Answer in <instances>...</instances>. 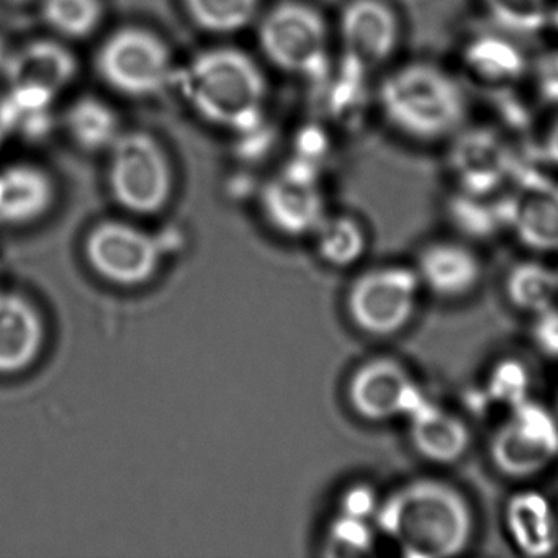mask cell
<instances>
[{
	"instance_id": "d4e9b609",
	"label": "cell",
	"mask_w": 558,
	"mask_h": 558,
	"mask_svg": "<svg viewBox=\"0 0 558 558\" xmlns=\"http://www.w3.org/2000/svg\"><path fill=\"white\" fill-rule=\"evenodd\" d=\"M45 24L64 38L83 40L102 24V0H41Z\"/></svg>"
},
{
	"instance_id": "ac0fdd59",
	"label": "cell",
	"mask_w": 558,
	"mask_h": 558,
	"mask_svg": "<svg viewBox=\"0 0 558 558\" xmlns=\"http://www.w3.org/2000/svg\"><path fill=\"white\" fill-rule=\"evenodd\" d=\"M408 420L410 440L421 459L449 465L469 452L472 434L465 421L452 411L424 400Z\"/></svg>"
},
{
	"instance_id": "3957f363",
	"label": "cell",
	"mask_w": 558,
	"mask_h": 558,
	"mask_svg": "<svg viewBox=\"0 0 558 558\" xmlns=\"http://www.w3.org/2000/svg\"><path fill=\"white\" fill-rule=\"evenodd\" d=\"M381 116L391 129L417 142L456 135L465 122L466 97L450 74L429 63H410L378 89Z\"/></svg>"
},
{
	"instance_id": "8fae6325",
	"label": "cell",
	"mask_w": 558,
	"mask_h": 558,
	"mask_svg": "<svg viewBox=\"0 0 558 558\" xmlns=\"http://www.w3.org/2000/svg\"><path fill=\"white\" fill-rule=\"evenodd\" d=\"M263 208L270 223L290 236L315 233L326 218L325 198L312 162L287 166L266 185Z\"/></svg>"
},
{
	"instance_id": "5bb4252c",
	"label": "cell",
	"mask_w": 558,
	"mask_h": 558,
	"mask_svg": "<svg viewBox=\"0 0 558 558\" xmlns=\"http://www.w3.org/2000/svg\"><path fill=\"white\" fill-rule=\"evenodd\" d=\"M501 208L506 227L522 246L535 253L558 251V184L532 179Z\"/></svg>"
},
{
	"instance_id": "484cf974",
	"label": "cell",
	"mask_w": 558,
	"mask_h": 558,
	"mask_svg": "<svg viewBox=\"0 0 558 558\" xmlns=\"http://www.w3.org/2000/svg\"><path fill=\"white\" fill-rule=\"evenodd\" d=\"M488 17L505 34L532 37L550 24L548 0H480Z\"/></svg>"
},
{
	"instance_id": "f546056e",
	"label": "cell",
	"mask_w": 558,
	"mask_h": 558,
	"mask_svg": "<svg viewBox=\"0 0 558 558\" xmlns=\"http://www.w3.org/2000/svg\"><path fill=\"white\" fill-rule=\"evenodd\" d=\"M380 501L381 499H378L377 493L371 485L355 483L342 493L341 501H339V512L351 515V518L371 521L377 514Z\"/></svg>"
},
{
	"instance_id": "e575fe53",
	"label": "cell",
	"mask_w": 558,
	"mask_h": 558,
	"mask_svg": "<svg viewBox=\"0 0 558 558\" xmlns=\"http://www.w3.org/2000/svg\"><path fill=\"white\" fill-rule=\"evenodd\" d=\"M550 24L554 25L555 28L558 31V2L555 8H551L550 12Z\"/></svg>"
},
{
	"instance_id": "f1b7e54d",
	"label": "cell",
	"mask_w": 558,
	"mask_h": 558,
	"mask_svg": "<svg viewBox=\"0 0 558 558\" xmlns=\"http://www.w3.org/2000/svg\"><path fill=\"white\" fill-rule=\"evenodd\" d=\"M529 374L521 361H502L489 375V400L506 404L508 411L527 400Z\"/></svg>"
},
{
	"instance_id": "836d02e7",
	"label": "cell",
	"mask_w": 558,
	"mask_h": 558,
	"mask_svg": "<svg viewBox=\"0 0 558 558\" xmlns=\"http://www.w3.org/2000/svg\"><path fill=\"white\" fill-rule=\"evenodd\" d=\"M11 54L12 50H9L4 38H0V74L5 73V68H8L9 58H11Z\"/></svg>"
},
{
	"instance_id": "4dcf8cb0",
	"label": "cell",
	"mask_w": 558,
	"mask_h": 558,
	"mask_svg": "<svg viewBox=\"0 0 558 558\" xmlns=\"http://www.w3.org/2000/svg\"><path fill=\"white\" fill-rule=\"evenodd\" d=\"M532 342L541 354L558 361V306L535 315L532 325Z\"/></svg>"
},
{
	"instance_id": "603a6c76",
	"label": "cell",
	"mask_w": 558,
	"mask_h": 558,
	"mask_svg": "<svg viewBox=\"0 0 558 558\" xmlns=\"http://www.w3.org/2000/svg\"><path fill=\"white\" fill-rule=\"evenodd\" d=\"M316 246L325 263L335 267L357 264L367 251V233L354 217H326L315 231Z\"/></svg>"
},
{
	"instance_id": "d6a6232c",
	"label": "cell",
	"mask_w": 558,
	"mask_h": 558,
	"mask_svg": "<svg viewBox=\"0 0 558 558\" xmlns=\"http://www.w3.org/2000/svg\"><path fill=\"white\" fill-rule=\"evenodd\" d=\"M544 155L551 165L558 168V119L551 123L547 135H545Z\"/></svg>"
},
{
	"instance_id": "277c9868",
	"label": "cell",
	"mask_w": 558,
	"mask_h": 558,
	"mask_svg": "<svg viewBox=\"0 0 558 558\" xmlns=\"http://www.w3.org/2000/svg\"><path fill=\"white\" fill-rule=\"evenodd\" d=\"M104 83L132 99H151L175 87L179 68L155 32L125 27L113 32L96 58Z\"/></svg>"
},
{
	"instance_id": "83f0119b",
	"label": "cell",
	"mask_w": 558,
	"mask_h": 558,
	"mask_svg": "<svg viewBox=\"0 0 558 558\" xmlns=\"http://www.w3.org/2000/svg\"><path fill=\"white\" fill-rule=\"evenodd\" d=\"M470 63L488 80H508L521 71V53L499 40L478 41L470 51Z\"/></svg>"
},
{
	"instance_id": "7c38bea8",
	"label": "cell",
	"mask_w": 558,
	"mask_h": 558,
	"mask_svg": "<svg viewBox=\"0 0 558 558\" xmlns=\"http://www.w3.org/2000/svg\"><path fill=\"white\" fill-rule=\"evenodd\" d=\"M339 35L349 66L371 73L393 57L400 22L381 0H351L339 19Z\"/></svg>"
},
{
	"instance_id": "4fadbf2b",
	"label": "cell",
	"mask_w": 558,
	"mask_h": 558,
	"mask_svg": "<svg viewBox=\"0 0 558 558\" xmlns=\"http://www.w3.org/2000/svg\"><path fill=\"white\" fill-rule=\"evenodd\" d=\"M4 76L11 93L54 102L76 80L77 60L60 41H28L12 51Z\"/></svg>"
},
{
	"instance_id": "d590c367",
	"label": "cell",
	"mask_w": 558,
	"mask_h": 558,
	"mask_svg": "<svg viewBox=\"0 0 558 558\" xmlns=\"http://www.w3.org/2000/svg\"><path fill=\"white\" fill-rule=\"evenodd\" d=\"M11 2H15V4H25V2H31V0H11Z\"/></svg>"
},
{
	"instance_id": "5b68a950",
	"label": "cell",
	"mask_w": 558,
	"mask_h": 558,
	"mask_svg": "<svg viewBox=\"0 0 558 558\" xmlns=\"http://www.w3.org/2000/svg\"><path fill=\"white\" fill-rule=\"evenodd\" d=\"M257 37L267 60L283 73L310 80L328 73V27L312 5L280 2L260 19Z\"/></svg>"
},
{
	"instance_id": "7402d4cb",
	"label": "cell",
	"mask_w": 558,
	"mask_h": 558,
	"mask_svg": "<svg viewBox=\"0 0 558 558\" xmlns=\"http://www.w3.org/2000/svg\"><path fill=\"white\" fill-rule=\"evenodd\" d=\"M505 293L519 312L538 315L557 305L558 270L538 260H522L509 269Z\"/></svg>"
},
{
	"instance_id": "ffe728a7",
	"label": "cell",
	"mask_w": 558,
	"mask_h": 558,
	"mask_svg": "<svg viewBox=\"0 0 558 558\" xmlns=\"http://www.w3.org/2000/svg\"><path fill=\"white\" fill-rule=\"evenodd\" d=\"M53 198V181L38 166L19 162L0 169V223H32L47 214Z\"/></svg>"
},
{
	"instance_id": "ba28073f",
	"label": "cell",
	"mask_w": 558,
	"mask_h": 558,
	"mask_svg": "<svg viewBox=\"0 0 558 558\" xmlns=\"http://www.w3.org/2000/svg\"><path fill=\"white\" fill-rule=\"evenodd\" d=\"M493 466L508 478H532L558 457V420L544 404L525 400L506 413L488 446Z\"/></svg>"
},
{
	"instance_id": "9a60e30c",
	"label": "cell",
	"mask_w": 558,
	"mask_h": 558,
	"mask_svg": "<svg viewBox=\"0 0 558 558\" xmlns=\"http://www.w3.org/2000/svg\"><path fill=\"white\" fill-rule=\"evenodd\" d=\"M414 269L423 289L446 300L463 299L475 292L483 276L478 254L456 241L427 244L417 256Z\"/></svg>"
},
{
	"instance_id": "52a82bcc",
	"label": "cell",
	"mask_w": 558,
	"mask_h": 558,
	"mask_svg": "<svg viewBox=\"0 0 558 558\" xmlns=\"http://www.w3.org/2000/svg\"><path fill=\"white\" fill-rule=\"evenodd\" d=\"M109 185L133 214H156L172 194V168L161 143L146 132H123L109 149Z\"/></svg>"
},
{
	"instance_id": "9c48e42d",
	"label": "cell",
	"mask_w": 558,
	"mask_h": 558,
	"mask_svg": "<svg viewBox=\"0 0 558 558\" xmlns=\"http://www.w3.org/2000/svg\"><path fill=\"white\" fill-rule=\"evenodd\" d=\"M424 400L426 397L407 365L387 355L368 359L349 378V404L368 423L408 417Z\"/></svg>"
},
{
	"instance_id": "44dd1931",
	"label": "cell",
	"mask_w": 558,
	"mask_h": 558,
	"mask_svg": "<svg viewBox=\"0 0 558 558\" xmlns=\"http://www.w3.org/2000/svg\"><path fill=\"white\" fill-rule=\"evenodd\" d=\"M64 129L84 151H109L125 130L119 113L99 97L84 96L64 112Z\"/></svg>"
},
{
	"instance_id": "30bf717a",
	"label": "cell",
	"mask_w": 558,
	"mask_h": 558,
	"mask_svg": "<svg viewBox=\"0 0 558 558\" xmlns=\"http://www.w3.org/2000/svg\"><path fill=\"white\" fill-rule=\"evenodd\" d=\"M162 241L132 225H100L87 240V257L94 269L119 286H140L151 279L162 254Z\"/></svg>"
},
{
	"instance_id": "7a4b0ae2",
	"label": "cell",
	"mask_w": 558,
	"mask_h": 558,
	"mask_svg": "<svg viewBox=\"0 0 558 558\" xmlns=\"http://www.w3.org/2000/svg\"><path fill=\"white\" fill-rule=\"evenodd\" d=\"M175 87L197 116L218 129L241 135L263 123L266 76L259 64L238 48L202 51L179 68Z\"/></svg>"
},
{
	"instance_id": "d6986e66",
	"label": "cell",
	"mask_w": 558,
	"mask_h": 558,
	"mask_svg": "<svg viewBox=\"0 0 558 558\" xmlns=\"http://www.w3.org/2000/svg\"><path fill=\"white\" fill-rule=\"evenodd\" d=\"M44 335L40 315L28 300L0 293V374H15L34 364Z\"/></svg>"
},
{
	"instance_id": "e0dca14e",
	"label": "cell",
	"mask_w": 558,
	"mask_h": 558,
	"mask_svg": "<svg viewBox=\"0 0 558 558\" xmlns=\"http://www.w3.org/2000/svg\"><path fill=\"white\" fill-rule=\"evenodd\" d=\"M505 525L512 545L525 557L545 558L558 550L557 509L537 489H519L509 496Z\"/></svg>"
},
{
	"instance_id": "8992f818",
	"label": "cell",
	"mask_w": 558,
	"mask_h": 558,
	"mask_svg": "<svg viewBox=\"0 0 558 558\" xmlns=\"http://www.w3.org/2000/svg\"><path fill=\"white\" fill-rule=\"evenodd\" d=\"M416 269L381 266L361 274L349 287L345 310L352 325L372 338H391L407 329L420 306Z\"/></svg>"
},
{
	"instance_id": "cb8c5ba5",
	"label": "cell",
	"mask_w": 558,
	"mask_h": 558,
	"mask_svg": "<svg viewBox=\"0 0 558 558\" xmlns=\"http://www.w3.org/2000/svg\"><path fill=\"white\" fill-rule=\"evenodd\" d=\"M192 22L215 35H231L256 22L260 0H184Z\"/></svg>"
},
{
	"instance_id": "6da1fadb",
	"label": "cell",
	"mask_w": 558,
	"mask_h": 558,
	"mask_svg": "<svg viewBox=\"0 0 558 558\" xmlns=\"http://www.w3.org/2000/svg\"><path fill=\"white\" fill-rule=\"evenodd\" d=\"M375 529L407 558H450L463 554L475 535V512L457 486L439 478H414L381 499Z\"/></svg>"
},
{
	"instance_id": "2e32d148",
	"label": "cell",
	"mask_w": 558,
	"mask_h": 558,
	"mask_svg": "<svg viewBox=\"0 0 558 558\" xmlns=\"http://www.w3.org/2000/svg\"><path fill=\"white\" fill-rule=\"evenodd\" d=\"M450 168L463 194L485 197L508 178L511 159L501 140L485 130H475L457 140Z\"/></svg>"
},
{
	"instance_id": "4316f807",
	"label": "cell",
	"mask_w": 558,
	"mask_h": 558,
	"mask_svg": "<svg viewBox=\"0 0 558 558\" xmlns=\"http://www.w3.org/2000/svg\"><path fill=\"white\" fill-rule=\"evenodd\" d=\"M375 545V531L371 521L341 514L329 524L328 554L342 557H364L372 554Z\"/></svg>"
},
{
	"instance_id": "1f68e13d",
	"label": "cell",
	"mask_w": 558,
	"mask_h": 558,
	"mask_svg": "<svg viewBox=\"0 0 558 558\" xmlns=\"http://www.w3.org/2000/svg\"><path fill=\"white\" fill-rule=\"evenodd\" d=\"M12 135H14V123H12L11 106H9L8 96L0 94V148Z\"/></svg>"
}]
</instances>
